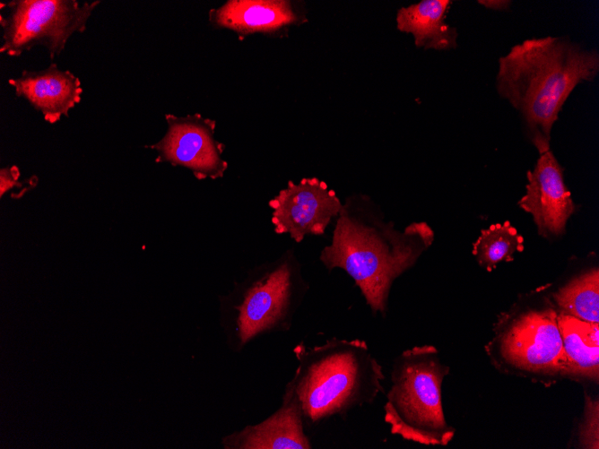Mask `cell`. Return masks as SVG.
<instances>
[{
  "label": "cell",
  "instance_id": "1",
  "mask_svg": "<svg viewBox=\"0 0 599 449\" xmlns=\"http://www.w3.org/2000/svg\"><path fill=\"white\" fill-rule=\"evenodd\" d=\"M433 239L427 223L414 222L400 231L369 197L352 195L343 203L331 243L319 259L328 271H344L371 312L385 316L394 281L414 265Z\"/></svg>",
  "mask_w": 599,
  "mask_h": 449
},
{
  "label": "cell",
  "instance_id": "5",
  "mask_svg": "<svg viewBox=\"0 0 599 449\" xmlns=\"http://www.w3.org/2000/svg\"><path fill=\"white\" fill-rule=\"evenodd\" d=\"M308 290L293 249L252 269L221 298L223 326L240 344L272 332L290 329Z\"/></svg>",
  "mask_w": 599,
  "mask_h": 449
},
{
  "label": "cell",
  "instance_id": "15",
  "mask_svg": "<svg viewBox=\"0 0 599 449\" xmlns=\"http://www.w3.org/2000/svg\"><path fill=\"white\" fill-rule=\"evenodd\" d=\"M449 0H422L402 7L396 14V27L412 34L417 47L444 50L457 46V31L445 22Z\"/></svg>",
  "mask_w": 599,
  "mask_h": 449
},
{
  "label": "cell",
  "instance_id": "17",
  "mask_svg": "<svg viewBox=\"0 0 599 449\" xmlns=\"http://www.w3.org/2000/svg\"><path fill=\"white\" fill-rule=\"evenodd\" d=\"M523 248V237L506 221L482 230L473 243V254L481 266L491 271L502 261H512L514 255Z\"/></svg>",
  "mask_w": 599,
  "mask_h": 449
},
{
  "label": "cell",
  "instance_id": "4",
  "mask_svg": "<svg viewBox=\"0 0 599 449\" xmlns=\"http://www.w3.org/2000/svg\"><path fill=\"white\" fill-rule=\"evenodd\" d=\"M432 345L414 346L394 360L384 419L390 432L425 445H447L456 430L445 418L442 384L449 374Z\"/></svg>",
  "mask_w": 599,
  "mask_h": 449
},
{
  "label": "cell",
  "instance_id": "3",
  "mask_svg": "<svg viewBox=\"0 0 599 449\" xmlns=\"http://www.w3.org/2000/svg\"><path fill=\"white\" fill-rule=\"evenodd\" d=\"M294 351L299 366L288 384L304 422L344 416L385 393L382 366L364 340L333 338L311 349L298 345Z\"/></svg>",
  "mask_w": 599,
  "mask_h": 449
},
{
  "label": "cell",
  "instance_id": "20",
  "mask_svg": "<svg viewBox=\"0 0 599 449\" xmlns=\"http://www.w3.org/2000/svg\"><path fill=\"white\" fill-rule=\"evenodd\" d=\"M478 3L489 9L507 10L511 2L506 0H480Z\"/></svg>",
  "mask_w": 599,
  "mask_h": 449
},
{
  "label": "cell",
  "instance_id": "10",
  "mask_svg": "<svg viewBox=\"0 0 599 449\" xmlns=\"http://www.w3.org/2000/svg\"><path fill=\"white\" fill-rule=\"evenodd\" d=\"M526 177V193L519 206L533 215L542 236L561 234L575 204L563 179V168L551 150L540 154Z\"/></svg>",
  "mask_w": 599,
  "mask_h": 449
},
{
  "label": "cell",
  "instance_id": "6",
  "mask_svg": "<svg viewBox=\"0 0 599 449\" xmlns=\"http://www.w3.org/2000/svg\"><path fill=\"white\" fill-rule=\"evenodd\" d=\"M558 310L527 309L499 323L485 350L500 371L541 383L564 377L565 358Z\"/></svg>",
  "mask_w": 599,
  "mask_h": 449
},
{
  "label": "cell",
  "instance_id": "8",
  "mask_svg": "<svg viewBox=\"0 0 599 449\" xmlns=\"http://www.w3.org/2000/svg\"><path fill=\"white\" fill-rule=\"evenodd\" d=\"M168 129L156 143L147 146L157 153L156 162L188 168L197 179L223 177L228 163L224 145L216 140L215 121L200 114L177 117L166 114Z\"/></svg>",
  "mask_w": 599,
  "mask_h": 449
},
{
  "label": "cell",
  "instance_id": "11",
  "mask_svg": "<svg viewBox=\"0 0 599 449\" xmlns=\"http://www.w3.org/2000/svg\"><path fill=\"white\" fill-rule=\"evenodd\" d=\"M8 83L17 97L25 99L49 124L68 117L82 99L80 79L69 70L59 69L56 63L40 71L24 70Z\"/></svg>",
  "mask_w": 599,
  "mask_h": 449
},
{
  "label": "cell",
  "instance_id": "16",
  "mask_svg": "<svg viewBox=\"0 0 599 449\" xmlns=\"http://www.w3.org/2000/svg\"><path fill=\"white\" fill-rule=\"evenodd\" d=\"M560 313L580 320L599 323V271L597 268L574 278L553 294Z\"/></svg>",
  "mask_w": 599,
  "mask_h": 449
},
{
  "label": "cell",
  "instance_id": "9",
  "mask_svg": "<svg viewBox=\"0 0 599 449\" xmlns=\"http://www.w3.org/2000/svg\"><path fill=\"white\" fill-rule=\"evenodd\" d=\"M269 207L274 232L300 243L308 236L325 234L338 217L343 203L325 181L303 177L298 183L289 181L269 201Z\"/></svg>",
  "mask_w": 599,
  "mask_h": 449
},
{
  "label": "cell",
  "instance_id": "7",
  "mask_svg": "<svg viewBox=\"0 0 599 449\" xmlns=\"http://www.w3.org/2000/svg\"><path fill=\"white\" fill-rule=\"evenodd\" d=\"M100 1L13 0L1 3L3 30L0 52L19 56L36 46L45 47L51 60L65 49L70 37L86 30Z\"/></svg>",
  "mask_w": 599,
  "mask_h": 449
},
{
  "label": "cell",
  "instance_id": "2",
  "mask_svg": "<svg viewBox=\"0 0 599 449\" xmlns=\"http://www.w3.org/2000/svg\"><path fill=\"white\" fill-rule=\"evenodd\" d=\"M599 73V53L565 37L533 38L499 59L496 89L517 110L539 153L574 89Z\"/></svg>",
  "mask_w": 599,
  "mask_h": 449
},
{
  "label": "cell",
  "instance_id": "13",
  "mask_svg": "<svg viewBox=\"0 0 599 449\" xmlns=\"http://www.w3.org/2000/svg\"><path fill=\"white\" fill-rule=\"evenodd\" d=\"M290 1L232 0L210 13L211 22L240 34L270 32L296 22Z\"/></svg>",
  "mask_w": 599,
  "mask_h": 449
},
{
  "label": "cell",
  "instance_id": "18",
  "mask_svg": "<svg viewBox=\"0 0 599 449\" xmlns=\"http://www.w3.org/2000/svg\"><path fill=\"white\" fill-rule=\"evenodd\" d=\"M577 442L580 448H599V400L587 393L577 429Z\"/></svg>",
  "mask_w": 599,
  "mask_h": 449
},
{
  "label": "cell",
  "instance_id": "14",
  "mask_svg": "<svg viewBox=\"0 0 599 449\" xmlns=\"http://www.w3.org/2000/svg\"><path fill=\"white\" fill-rule=\"evenodd\" d=\"M565 358L564 377L599 381V323H590L558 312Z\"/></svg>",
  "mask_w": 599,
  "mask_h": 449
},
{
  "label": "cell",
  "instance_id": "19",
  "mask_svg": "<svg viewBox=\"0 0 599 449\" xmlns=\"http://www.w3.org/2000/svg\"><path fill=\"white\" fill-rule=\"evenodd\" d=\"M20 169L16 166L2 168L0 169V197L5 193L12 192V198H20L33 189L38 184V177L32 176L22 181L20 180Z\"/></svg>",
  "mask_w": 599,
  "mask_h": 449
},
{
  "label": "cell",
  "instance_id": "12",
  "mask_svg": "<svg viewBox=\"0 0 599 449\" xmlns=\"http://www.w3.org/2000/svg\"><path fill=\"white\" fill-rule=\"evenodd\" d=\"M300 405L287 384L281 407L269 418L223 439L225 448L309 449L311 444L303 429Z\"/></svg>",
  "mask_w": 599,
  "mask_h": 449
}]
</instances>
